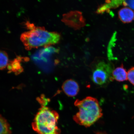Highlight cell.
<instances>
[{
  "label": "cell",
  "mask_w": 134,
  "mask_h": 134,
  "mask_svg": "<svg viewBox=\"0 0 134 134\" xmlns=\"http://www.w3.org/2000/svg\"><path fill=\"white\" fill-rule=\"evenodd\" d=\"M28 25L30 30L22 34L20 40L27 50L38 47L49 46L58 43L60 37L59 34L46 31L44 28Z\"/></svg>",
  "instance_id": "6da1fadb"
},
{
  "label": "cell",
  "mask_w": 134,
  "mask_h": 134,
  "mask_svg": "<svg viewBox=\"0 0 134 134\" xmlns=\"http://www.w3.org/2000/svg\"><path fill=\"white\" fill-rule=\"evenodd\" d=\"M74 105L78 108L79 111L73 119L79 125L90 127L103 116L98 100L93 97H87L82 100L77 99Z\"/></svg>",
  "instance_id": "7a4b0ae2"
},
{
  "label": "cell",
  "mask_w": 134,
  "mask_h": 134,
  "mask_svg": "<svg viewBox=\"0 0 134 134\" xmlns=\"http://www.w3.org/2000/svg\"><path fill=\"white\" fill-rule=\"evenodd\" d=\"M59 117L56 111L43 106L32 122L33 130L38 134H60L61 130L57 126Z\"/></svg>",
  "instance_id": "3957f363"
},
{
  "label": "cell",
  "mask_w": 134,
  "mask_h": 134,
  "mask_svg": "<svg viewBox=\"0 0 134 134\" xmlns=\"http://www.w3.org/2000/svg\"><path fill=\"white\" fill-rule=\"evenodd\" d=\"M113 68L110 63L104 62L97 64L92 71V81L99 86H104L114 80L112 73Z\"/></svg>",
  "instance_id": "277c9868"
},
{
  "label": "cell",
  "mask_w": 134,
  "mask_h": 134,
  "mask_svg": "<svg viewBox=\"0 0 134 134\" xmlns=\"http://www.w3.org/2000/svg\"><path fill=\"white\" fill-rule=\"evenodd\" d=\"M62 21L67 26L75 30H79L85 25V21L81 12L71 11L63 15Z\"/></svg>",
  "instance_id": "5b68a950"
},
{
  "label": "cell",
  "mask_w": 134,
  "mask_h": 134,
  "mask_svg": "<svg viewBox=\"0 0 134 134\" xmlns=\"http://www.w3.org/2000/svg\"><path fill=\"white\" fill-rule=\"evenodd\" d=\"M62 89L65 93L69 97L76 96L79 92V86L75 80L72 79L66 80L63 84Z\"/></svg>",
  "instance_id": "8992f818"
},
{
  "label": "cell",
  "mask_w": 134,
  "mask_h": 134,
  "mask_svg": "<svg viewBox=\"0 0 134 134\" xmlns=\"http://www.w3.org/2000/svg\"><path fill=\"white\" fill-rule=\"evenodd\" d=\"M119 18L122 22L128 23L134 19V12L130 8L125 7L121 8L118 13Z\"/></svg>",
  "instance_id": "52a82bcc"
},
{
  "label": "cell",
  "mask_w": 134,
  "mask_h": 134,
  "mask_svg": "<svg viewBox=\"0 0 134 134\" xmlns=\"http://www.w3.org/2000/svg\"><path fill=\"white\" fill-rule=\"evenodd\" d=\"M112 76L114 80L119 82L124 81L128 80L127 72L122 64L113 70Z\"/></svg>",
  "instance_id": "ba28073f"
},
{
  "label": "cell",
  "mask_w": 134,
  "mask_h": 134,
  "mask_svg": "<svg viewBox=\"0 0 134 134\" xmlns=\"http://www.w3.org/2000/svg\"><path fill=\"white\" fill-rule=\"evenodd\" d=\"M21 60V58H18L15 59L10 63L8 66V68L9 71L18 74L22 72L23 70L20 64Z\"/></svg>",
  "instance_id": "9c48e42d"
},
{
  "label": "cell",
  "mask_w": 134,
  "mask_h": 134,
  "mask_svg": "<svg viewBox=\"0 0 134 134\" xmlns=\"http://www.w3.org/2000/svg\"><path fill=\"white\" fill-rule=\"evenodd\" d=\"M1 122V133L0 134H11L12 131L9 124L5 119L1 115L0 118Z\"/></svg>",
  "instance_id": "30bf717a"
},
{
  "label": "cell",
  "mask_w": 134,
  "mask_h": 134,
  "mask_svg": "<svg viewBox=\"0 0 134 134\" xmlns=\"http://www.w3.org/2000/svg\"><path fill=\"white\" fill-rule=\"evenodd\" d=\"M1 63L0 69L1 70H4L7 66L8 63V57L7 53L4 51H1Z\"/></svg>",
  "instance_id": "8fae6325"
},
{
  "label": "cell",
  "mask_w": 134,
  "mask_h": 134,
  "mask_svg": "<svg viewBox=\"0 0 134 134\" xmlns=\"http://www.w3.org/2000/svg\"><path fill=\"white\" fill-rule=\"evenodd\" d=\"M127 78L130 82L134 85V67H132L127 72Z\"/></svg>",
  "instance_id": "7c38bea8"
},
{
  "label": "cell",
  "mask_w": 134,
  "mask_h": 134,
  "mask_svg": "<svg viewBox=\"0 0 134 134\" xmlns=\"http://www.w3.org/2000/svg\"><path fill=\"white\" fill-rule=\"evenodd\" d=\"M122 4L134 9V1H122Z\"/></svg>",
  "instance_id": "4fadbf2b"
},
{
  "label": "cell",
  "mask_w": 134,
  "mask_h": 134,
  "mask_svg": "<svg viewBox=\"0 0 134 134\" xmlns=\"http://www.w3.org/2000/svg\"><path fill=\"white\" fill-rule=\"evenodd\" d=\"M95 134H107L105 132H97Z\"/></svg>",
  "instance_id": "5bb4252c"
}]
</instances>
